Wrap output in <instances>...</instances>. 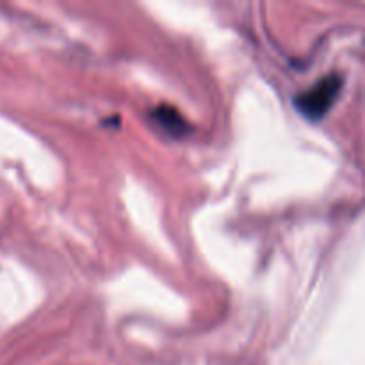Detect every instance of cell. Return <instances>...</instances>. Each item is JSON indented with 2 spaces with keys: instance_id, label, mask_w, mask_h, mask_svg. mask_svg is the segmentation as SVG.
Here are the masks:
<instances>
[{
  "instance_id": "cell-1",
  "label": "cell",
  "mask_w": 365,
  "mask_h": 365,
  "mask_svg": "<svg viewBox=\"0 0 365 365\" xmlns=\"http://www.w3.org/2000/svg\"><path fill=\"white\" fill-rule=\"evenodd\" d=\"M340 86H342V79L335 73L324 77L312 89H307L305 93L296 98L297 109L310 120H317V118L324 116L326 111L333 106L335 98L339 97Z\"/></svg>"
},
{
  "instance_id": "cell-2",
  "label": "cell",
  "mask_w": 365,
  "mask_h": 365,
  "mask_svg": "<svg viewBox=\"0 0 365 365\" xmlns=\"http://www.w3.org/2000/svg\"><path fill=\"white\" fill-rule=\"evenodd\" d=\"M155 116L159 118V121H161L168 130H173L177 132V134H180L182 128H184V120H182V116L177 113V111L170 109V107L162 106L161 109L155 113Z\"/></svg>"
}]
</instances>
